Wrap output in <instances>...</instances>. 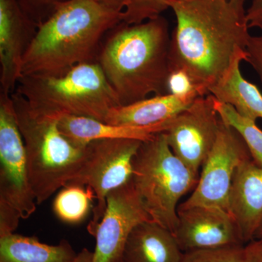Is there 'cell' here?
<instances>
[{
	"instance_id": "1",
	"label": "cell",
	"mask_w": 262,
	"mask_h": 262,
	"mask_svg": "<svg viewBox=\"0 0 262 262\" xmlns=\"http://www.w3.org/2000/svg\"><path fill=\"white\" fill-rule=\"evenodd\" d=\"M246 0H181L170 41V67L185 71L204 94L227 70L251 34ZM170 70V71H171Z\"/></svg>"
},
{
	"instance_id": "2",
	"label": "cell",
	"mask_w": 262,
	"mask_h": 262,
	"mask_svg": "<svg viewBox=\"0 0 262 262\" xmlns=\"http://www.w3.org/2000/svg\"><path fill=\"white\" fill-rule=\"evenodd\" d=\"M121 18V11L98 0L66 2L38 27L22 61L21 77H59L97 61L103 40Z\"/></svg>"
},
{
	"instance_id": "3",
	"label": "cell",
	"mask_w": 262,
	"mask_h": 262,
	"mask_svg": "<svg viewBox=\"0 0 262 262\" xmlns=\"http://www.w3.org/2000/svg\"><path fill=\"white\" fill-rule=\"evenodd\" d=\"M170 41L163 15L143 23H120L105 38L97 58L121 106L167 94Z\"/></svg>"
},
{
	"instance_id": "4",
	"label": "cell",
	"mask_w": 262,
	"mask_h": 262,
	"mask_svg": "<svg viewBox=\"0 0 262 262\" xmlns=\"http://www.w3.org/2000/svg\"><path fill=\"white\" fill-rule=\"evenodd\" d=\"M11 97L27 151L31 186L40 205L75 180L87 157L88 146L77 145L62 134L61 116L34 110L15 91Z\"/></svg>"
},
{
	"instance_id": "5",
	"label": "cell",
	"mask_w": 262,
	"mask_h": 262,
	"mask_svg": "<svg viewBox=\"0 0 262 262\" xmlns=\"http://www.w3.org/2000/svg\"><path fill=\"white\" fill-rule=\"evenodd\" d=\"M15 91L34 110L61 117L105 122L113 108L121 106L97 61L77 66L59 77H21Z\"/></svg>"
},
{
	"instance_id": "6",
	"label": "cell",
	"mask_w": 262,
	"mask_h": 262,
	"mask_svg": "<svg viewBox=\"0 0 262 262\" xmlns=\"http://www.w3.org/2000/svg\"><path fill=\"white\" fill-rule=\"evenodd\" d=\"M199 174L174 155L164 133L143 141L133 162L132 182L152 222L173 234L179 201L194 189Z\"/></svg>"
},
{
	"instance_id": "7",
	"label": "cell",
	"mask_w": 262,
	"mask_h": 262,
	"mask_svg": "<svg viewBox=\"0 0 262 262\" xmlns=\"http://www.w3.org/2000/svg\"><path fill=\"white\" fill-rule=\"evenodd\" d=\"M143 141L137 139H105L93 141L80 173L69 185H82L94 191L96 205L88 225L91 232L106 210L108 193L131 181L133 162Z\"/></svg>"
},
{
	"instance_id": "8",
	"label": "cell",
	"mask_w": 262,
	"mask_h": 262,
	"mask_svg": "<svg viewBox=\"0 0 262 262\" xmlns=\"http://www.w3.org/2000/svg\"><path fill=\"white\" fill-rule=\"evenodd\" d=\"M0 202L20 213L22 220L36 211L24 141L11 95L0 94Z\"/></svg>"
},
{
	"instance_id": "9",
	"label": "cell",
	"mask_w": 262,
	"mask_h": 262,
	"mask_svg": "<svg viewBox=\"0 0 262 262\" xmlns=\"http://www.w3.org/2000/svg\"><path fill=\"white\" fill-rule=\"evenodd\" d=\"M251 159L241 136L222 121L216 141L202 166L194 192L179 207L213 206L229 212V195L234 174L239 165Z\"/></svg>"
},
{
	"instance_id": "10",
	"label": "cell",
	"mask_w": 262,
	"mask_h": 262,
	"mask_svg": "<svg viewBox=\"0 0 262 262\" xmlns=\"http://www.w3.org/2000/svg\"><path fill=\"white\" fill-rule=\"evenodd\" d=\"M221 124L215 98L208 94L196 98L170 120L163 133L174 155L199 174L216 141Z\"/></svg>"
},
{
	"instance_id": "11",
	"label": "cell",
	"mask_w": 262,
	"mask_h": 262,
	"mask_svg": "<svg viewBox=\"0 0 262 262\" xmlns=\"http://www.w3.org/2000/svg\"><path fill=\"white\" fill-rule=\"evenodd\" d=\"M104 214L89 233L96 238L93 262H121L127 238L136 226L152 221L131 181L108 193Z\"/></svg>"
},
{
	"instance_id": "12",
	"label": "cell",
	"mask_w": 262,
	"mask_h": 262,
	"mask_svg": "<svg viewBox=\"0 0 262 262\" xmlns=\"http://www.w3.org/2000/svg\"><path fill=\"white\" fill-rule=\"evenodd\" d=\"M175 236L183 252L245 245L229 212L217 207L178 208Z\"/></svg>"
},
{
	"instance_id": "13",
	"label": "cell",
	"mask_w": 262,
	"mask_h": 262,
	"mask_svg": "<svg viewBox=\"0 0 262 262\" xmlns=\"http://www.w3.org/2000/svg\"><path fill=\"white\" fill-rule=\"evenodd\" d=\"M37 26L24 11L18 0H0V83L1 93H14L21 78L26 52Z\"/></svg>"
},
{
	"instance_id": "14",
	"label": "cell",
	"mask_w": 262,
	"mask_h": 262,
	"mask_svg": "<svg viewBox=\"0 0 262 262\" xmlns=\"http://www.w3.org/2000/svg\"><path fill=\"white\" fill-rule=\"evenodd\" d=\"M229 212L244 244L254 239L262 220V167L252 159L236 170L229 195Z\"/></svg>"
},
{
	"instance_id": "15",
	"label": "cell",
	"mask_w": 262,
	"mask_h": 262,
	"mask_svg": "<svg viewBox=\"0 0 262 262\" xmlns=\"http://www.w3.org/2000/svg\"><path fill=\"white\" fill-rule=\"evenodd\" d=\"M246 58V50H239L225 73L208 93L220 102L232 106L241 116L256 122L262 120V94L241 73V63Z\"/></svg>"
},
{
	"instance_id": "16",
	"label": "cell",
	"mask_w": 262,
	"mask_h": 262,
	"mask_svg": "<svg viewBox=\"0 0 262 262\" xmlns=\"http://www.w3.org/2000/svg\"><path fill=\"white\" fill-rule=\"evenodd\" d=\"M198 98L181 97L169 94L154 96L126 106L113 108L105 122L134 127L165 125L189 107Z\"/></svg>"
},
{
	"instance_id": "17",
	"label": "cell",
	"mask_w": 262,
	"mask_h": 262,
	"mask_svg": "<svg viewBox=\"0 0 262 262\" xmlns=\"http://www.w3.org/2000/svg\"><path fill=\"white\" fill-rule=\"evenodd\" d=\"M183 254L174 234L149 221L131 232L121 262H182Z\"/></svg>"
},
{
	"instance_id": "18",
	"label": "cell",
	"mask_w": 262,
	"mask_h": 262,
	"mask_svg": "<svg viewBox=\"0 0 262 262\" xmlns=\"http://www.w3.org/2000/svg\"><path fill=\"white\" fill-rule=\"evenodd\" d=\"M165 125L151 127L116 125L91 117L63 115L60 119V130L74 144L87 146L90 143L105 139H137L146 141L156 134L163 133Z\"/></svg>"
},
{
	"instance_id": "19",
	"label": "cell",
	"mask_w": 262,
	"mask_h": 262,
	"mask_svg": "<svg viewBox=\"0 0 262 262\" xmlns=\"http://www.w3.org/2000/svg\"><path fill=\"white\" fill-rule=\"evenodd\" d=\"M77 255L67 239L48 245L15 233L0 237V262H72Z\"/></svg>"
},
{
	"instance_id": "20",
	"label": "cell",
	"mask_w": 262,
	"mask_h": 262,
	"mask_svg": "<svg viewBox=\"0 0 262 262\" xmlns=\"http://www.w3.org/2000/svg\"><path fill=\"white\" fill-rule=\"evenodd\" d=\"M94 191L82 185H67L57 194L53 210L61 222L70 225L80 223L91 211Z\"/></svg>"
},
{
	"instance_id": "21",
	"label": "cell",
	"mask_w": 262,
	"mask_h": 262,
	"mask_svg": "<svg viewBox=\"0 0 262 262\" xmlns=\"http://www.w3.org/2000/svg\"><path fill=\"white\" fill-rule=\"evenodd\" d=\"M215 107L221 120L233 127L243 138L254 163L262 167V130L256 122L241 116L232 106L221 103L215 98Z\"/></svg>"
},
{
	"instance_id": "22",
	"label": "cell",
	"mask_w": 262,
	"mask_h": 262,
	"mask_svg": "<svg viewBox=\"0 0 262 262\" xmlns=\"http://www.w3.org/2000/svg\"><path fill=\"white\" fill-rule=\"evenodd\" d=\"M178 1L181 0H125L122 22L137 24L158 18Z\"/></svg>"
},
{
	"instance_id": "23",
	"label": "cell",
	"mask_w": 262,
	"mask_h": 262,
	"mask_svg": "<svg viewBox=\"0 0 262 262\" xmlns=\"http://www.w3.org/2000/svg\"><path fill=\"white\" fill-rule=\"evenodd\" d=\"M182 262H247L246 246L188 251L183 254Z\"/></svg>"
},
{
	"instance_id": "24",
	"label": "cell",
	"mask_w": 262,
	"mask_h": 262,
	"mask_svg": "<svg viewBox=\"0 0 262 262\" xmlns=\"http://www.w3.org/2000/svg\"><path fill=\"white\" fill-rule=\"evenodd\" d=\"M167 94L181 97H199L207 95L202 91L185 71L179 69L172 70L169 74Z\"/></svg>"
},
{
	"instance_id": "25",
	"label": "cell",
	"mask_w": 262,
	"mask_h": 262,
	"mask_svg": "<svg viewBox=\"0 0 262 262\" xmlns=\"http://www.w3.org/2000/svg\"><path fill=\"white\" fill-rule=\"evenodd\" d=\"M24 11L39 27L58 7L69 0H18Z\"/></svg>"
},
{
	"instance_id": "26",
	"label": "cell",
	"mask_w": 262,
	"mask_h": 262,
	"mask_svg": "<svg viewBox=\"0 0 262 262\" xmlns=\"http://www.w3.org/2000/svg\"><path fill=\"white\" fill-rule=\"evenodd\" d=\"M20 220L21 216L15 208L0 202V237L14 233Z\"/></svg>"
},
{
	"instance_id": "27",
	"label": "cell",
	"mask_w": 262,
	"mask_h": 262,
	"mask_svg": "<svg viewBox=\"0 0 262 262\" xmlns=\"http://www.w3.org/2000/svg\"><path fill=\"white\" fill-rule=\"evenodd\" d=\"M246 61L256 72L262 84V34L251 36L246 47Z\"/></svg>"
},
{
	"instance_id": "28",
	"label": "cell",
	"mask_w": 262,
	"mask_h": 262,
	"mask_svg": "<svg viewBox=\"0 0 262 262\" xmlns=\"http://www.w3.org/2000/svg\"><path fill=\"white\" fill-rule=\"evenodd\" d=\"M247 20L250 29L262 30V0H253L247 9Z\"/></svg>"
},
{
	"instance_id": "29",
	"label": "cell",
	"mask_w": 262,
	"mask_h": 262,
	"mask_svg": "<svg viewBox=\"0 0 262 262\" xmlns=\"http://www.w3.org/2000/svg\"><path fill=\"white\" fill-rule=\"evenodd\" d=\"M247 262H262V239H253L246 245Z\"/></svg>"
},
{
	"instance_id": "30",
	"label": "cell",
	"mask_w": 262,
	"mask_h": 262,
	"mask_svg": "<svg viewBox=\"0 0 262 262\" xmlns=\"http://www.w3.org/2000/svg\"><path fill=\"white\" fill-rule=\"evenodd\" d=\"M94 252L84 248L80 253H77L75 259L72 262H93Z\"/></svg>"
},
{
	"instance_id": "31",
	"label": "cell",
	"mask_w": 262,
	"mask_h": 262,
	"mask_svg": "<svg viewBox=\"0 0 262 262\" xmlns=\"http://www.w3.org/2000/svg\"><path fill=\"white\" fill-rule=\"evenodd\" d=\"M100 3H103L106 6L113 8L118 11H122L123 9L124 2L125 0H98Z\"/></svg>"
},
{
	"instance_id": "32",
	"label": "cell",
	"mask_w": 262,
	"mask_h": 262,
	"mask_svg": "<svg viewBox=\"0 0 262 262\" xmlns=\"http://www.w3.org/2000/svg\"><path fill=\"white\" fill-rule=\"evenodd\" d=\"M254 239H262V220L255 234Z\"/></svg>"
}]
</instances>
